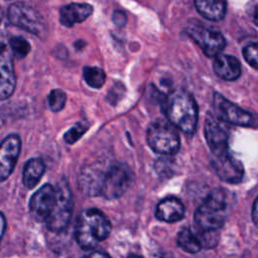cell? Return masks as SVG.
Returning a JSON list of instances; mask_svg holds the SVG:
<instances>
[{"label":"cell","instance_id":"1","mask_svg":"<svg viewBox=\"0 0 258 258\" xmlns=\"http://www.w3.org/2000/svg\"><path fill=\"white\" fill-rule=\"evenodd\" d=\"M112 231L107 216L98 209L84 210L76 223L75 238L83 250L91 251L106 240Z\"/></svg>","mask_w":258,"mask_h":258},{"label":"cell","instance_id":"2","mask_svg":"<svg viewBox=\"0 0 258 258\" xmlns=\"http://www.w3.org/2000/svg\"><path fill=\"white\" fill-rule=\"evenodd\" d=\"M164 112L168 121L183 133H195L199 112L196 100L189 92L183 89L172 91L165 99Z\"/></svg>","mask_w":258,"mask_h":258},{"label":"cell","instance_id":"3","mask_svg":"<svg viewBox=\"0 0 258 258\" xmlns=\"http://www.w3.org/2000/svg\"><path fill=\"white\" fill-rule=\"evenodd\" d=\"M226 192L222 188H215L196 210V224L203 231H218L226 221Z\"/></svg>","mask_w":258,"mask_h":258},{"label":"cell","instance_id":"4","mask_svg":"<svg viewBox=\"0 0 258 258\" xmlns=\"http://www.w3.org/2000/svg\"><path fill=\"white\" fill-rule=\"evenodd\" d=\"M146 139L149 147L158 154L173 155L179 150V136L170 121L158 119L151 123L147 129Z\"/></svg>","mask_w":258,"mask_h":258},{"label":"cell","instance_id":"5","mask_svg":"<svg viewBox=\"0 0 258 258\" xmlns=\"http://www.w3.org/2000/svg\"><path fill=\"white\" fill-rule=\"evenodd\" d=\"M56 198L53 208L44 222L46 228L54 233L63 231L72 218L74 209L73 192L68 182L62 179L56 185Z\"/></svg>","mask_w":258,"mask_h":258},{"label":"cell","instance_id":"6","mask_svg":"<svg viewBox=\"0 0 258 258\" xmlns=\"http://www.w3.org/2000/svg\"><path fill=\"white\" fill-rule=\"evenodd\" d=\"M214 109L223 122L241 127L258 128V116L255 113L242 109L217 92L214 94Z\"/></svg>","mask_w":258,"mask_h":258},{"label":"cell","instance_id":"7","mask_svg":"<svg viewBox=\"0 0 258 258\" xmlns=\"http://www.w3.org/2000/svg\"><path fill=\"white\" fill-rule=\"evenodd\" d=\"M8 20L11 24L20 27L32 34L42 35L46 25L41 14L32 6L23 2H16L8 8Z\"/></svg>","mask_w":258,"mask_h":258},{"label":"cell","instance_id":"8","mask_svg":"<svg viewBox=\"0 0 258 258\" xmlns=\"http://www.w3.org/2000/svg\"><path fill=\"white\" fill-rule=\"evenodd\" d=\"M131 181L132 172L126 164L112 163L106 168L101 196L107 200L120 198L128 189Z\"/></svg>","mask_w":258,"mask_h":258},{"label":"cell","instance_id":"9","mask_svg":"<svg viewBox=\"0 0 258 258\" xmlns=\"http://www.w3.org/2000/svg\"><path fill=\"white\" fill-rule=\"evenodd\" d=\"M186 33L209 57L218 55L226 45V40L221 32L200 24L187 26Z\"/></svg>","mask_w":258,"mask_h":258},{"label":"cell","instance_id":"10","mask_svg":"<svg viewBox=\"0 0 258 258\" xmlns=\"http://www.w3.org/2000/svg\"><path fill=\"white\" fill-rule=\"evenodd\" d=\"M204 132L214 156L228 152V131L222 120L212 113H208L205 119Z\"/></svg>","mask_w":258,"mask_h":258},{"label":"cell","instance_id":"11","mask_svg":"<svg viewBox=\"0 0 258 258\" xmlns=\"http://www.w3.org/2000/svg\"><path fill=\"white\" fill-rule=\"evenodd\" d=\"M13 52L9 42L0 40V100L12 96L16 86Z\"/></svg>","mask_w":258,"mask_h":258},{"label":"cell","instance_id":"12","mask_svg":"<svg viewBox=\"0 0 258 258\" xmlns=\"http://www.w3.org/2000/svg\"><path fill=\"white\" fill-rule=\"evenodd\" d=\"M56 198L55 186L45 183L30 198L29 213L36 222H45L48 218Z\"/></svg>","mask_w":258,"mask_h":258},{"label":"cell","instance_id":"13","mask_svg":"<svg viewBox=\"0 0 258 258\" xmlns=\"http://www.w3.org/2000/svg\"><path fill=\"white\" fill-rule=\"evenodd\" d=\"M21 149L19 135L10 134L0 143V181L6 180L13 172Z\"/></svg>","mask_w":258,"mask_h":258},{"label":"cell","instance_id":"14","mask_svg":"<svg viewBox=\"0 0 258 258\" xmlns=\"http://www.w3.org/2000/svg\"><path fill=\"white\" fill-rule=\"evenodd\" d=\"M106 169L102 163H91L86 165L78 177L80 191L88 197L101 196L102 185Z\"/></svg>","mask_w":258,"mask_h":258},{"label":"cell","instance_id":"15","mask_svg":"<svg viewBox=\"0 0 258 258\" xmlns=\"http://www.w3.org/2000/svg\"><path fill=\"white\" fill-rule=\"evenodd\" d=\"M212 166L218 176L225 182L239 183L243 179L244 168L242 163L229 152L214 156Z\"/></svg>","mask_w":258,"mask_h":258},{"label":"cell","instance_id":"16","mask_svg":"<svg viewBox=\"0 0 258 258\" xmlns=\"http://www.w3.org/2000/svg\"><path fill=\"white\" fill-rule=\"evenodd\" d=\"M93 6L88 3H70L59 9V22L67 27L85 21L92 13Z\"/></svg>","mask_w":258,"mask_h":258},{"label":"cell","instance_id":"17","mask_svg":"<svg viewBox=\"0 0 258 258\" xmlns=\"http://www.w3.org/2000/svg\"><path fill=\"white\" fill-rule=\"evenodd\" d=\"M184 206L174 197H167L161 200L155 210V216L159 221L174 223L181 220L184 216Z\"/></svg>","mask_w":258,"mask_h":258},{"label":"cell","instance_id":"18","mask_svg":"<svg viewBox=\"0 0 258 258\" xmlns=\"http://www.w3.org/2000/svg\"><path fill=\"white\" fill-rule=\"evenodd\" d=\"M215 74L224 81H235L241 76L240 61L229 54H218L213 62Z\"/></svg>","mask_w":258,"mask_h":258},{"label":"cell","instance_id":"19","mask_svg":"<svg viewBox=\"0 0 258 258\" xmlns=\"http://www.w3.org/2000/svg\"><path fill=\"white\" fill-rule=\"evenodd\" d=\"M198 12L206 19L220 21L227 10V0H195Z\"/></svg>","mask_w":258,"mask_h":258},{"label":"cell","instance_id":"20","mask_svg":"<svg viewBox=\"0 0 258 258\" xmlns=\"http://www.w3.org/2000/svg\"><path fill=\"white\" fill-rule=\"evenodd\" d=\"M45 170V165L41 158H31L29 159L22 171V181L26 188H33L40 180Z\"/></svg>","mask_w":258,"mask_h":258},{"label":"cell","instance_id":"21","mask_svg":"<svg viewBox=\"0 0 258 258\" xmlns=\"http://www.w3.org/2000/svg\"><path fill=\"white\" fill-rule=\"evenodd\" d=\"M177 246L190 254L200 252L203 247L201 239L189 228H183L179 231L177 235Z\"/></svg>","mask_w":258,"mask_h":258},{"label":"cell","instance_id":"22","mask_svg":"<svg viewBox=\"0 0 258 258\" xmlns=\"http://www.w3.org/2000/svg\"><path fill=\"white\" fill-rule=\"evenodd\" d=\"M83 77L87 85L93 89H100L106 81L105 72L98 67H85L83 69Z\"/></svg>","mask_w":258,"mask_h":258},{"label":"cell","instance_id":"23","mask_svg":"<svg viewBox=\"0 0 258 258\" xmlns=\"http://www.w3.org/2000/svg\"><path fill=\"white\" fill-rule=\"evenodd\" d=\"M8 42H9V45L12 49L14 56H16L18 58L25 57L30 51L29 42L21 36H13L9 39Z\"/></svg>","mask_w":258,"mask_h":258},{"label":"cell","instance_id":"24","mask_svg":"<svg viewBox=\"0 0 258 258\" xmlns=\"http://www.w3.org/2000/svg\"><path fill=\"white\" fill-rule=\"evenodd\" d=\"M67 102V95L63 91L59 89L52 90L48 97H47V103L48 107L52 112H59L62 110Z\"/></svg>","mask_w":258,"mask_h":258},{"label":"cell","instance_id":"25","mask_svg":"<svg viewBox=\"0 0 258 258\" xmlns=\"http://www.w3.org/2000/svg\"><path fill=\"white\" fill-rule=\"evenodd\" d=\"M88 129H89V125L87 123L78 122L64 133L63 140L68 144H74L87 132Z\"/></svg>","mask_w":258,"mask_h":258},{"label":"cell","instance_id":"26","mask_svg":"<svg viewBox=\"0 0 258 258\" xmlns=\"http://www.w3.org/2000/svg\"><path fill=\"white\" fill-rule=\"evenodd\" d=\"M243 56L245 60L253 68L258 70V43H250L243 48Z\"/></svg>","mask_w":258,"mask_h":258},{"label":"cell","instance_id":"27","mask_svg":"<svg viewBox=\"0 0 258 258\" xmlns=\"http://www.w3.org/2000/svg\"><path fill=\"white\" fill-rule=\"evenodd\" d=\"M112 19H113V22L115 23V25H117L119 27L124 26L126 23V14L121 10L114 11Z\"/></svg>","mask_w":258,"mask_h":258},{"label":"cell","instance_id":"28","mask_svg":"<svg viewBox=\"0 0 258 258\" xmlns=\"http://www.w3.org/2000/svg\"><path fill=\"white\" fill-rule=\"evenodd\" d=\"M252 220L256 227H258V197L256 198L252 207Z\"/></svg>","mask_w":258,"mask_h":258},{"label":"cell","instance_id":"29","mask_svg":"<svg viewBox=\"0 0 258 258\" xmlns=\"http://www.w3.org/2000/svg\"><path fill=\"white\" fill-rule=\"evenodd\" d=\"M5 229H6V219H5V216L0 212V243L4 236Z\"/></svg>","mask_w":258,"mask_h":258},{"label":"cell","instance_id":"30","mask_svg":"<svg viewBox=\"0 0 258 258\" xmlns=\"http://www.w3.org/2000/svg\"><path fill=\"white\" fill-rule=\"evenodd\" d=\"M252 18H253V21L256 25H258V5L255 7L254 11H253V14H252Z\"/></svg>","mask_w":258,"mask_h":258},{"label":"cell","instance_id":"31","mask_svg":"<svg viewBox=\"0 0 258 258\" xmlns=\"http://www.w3.org/2000/svg\"><path fill=\"white\" fill-rule=\"evenodd\" d=\"M101 256V257H108L109 255L107 254V253H101V252H97V253H90V254H88V256H91V257H94V256Z\"/></svg>","mask_w":258,"mask_h":258}]
</instances>
